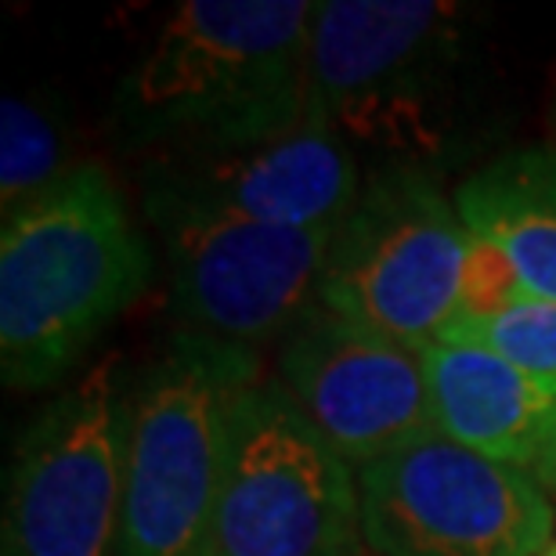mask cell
Segmentation results:
<instances>
[{"mask_svg":"<svg viewBox=\"0 0 556 556\" xmlns=\"http://www.w3.org/2000/svg\"><path fill=\"white\" fill-rule=\"evenodd\" d=\"M311 0H185L116 87V138L138 155L220 149L307 119Z\"/></svg>","mask_w":556,"mask_h":556,"instance_id":"obj_1","label":"cell"},{"mask_svg":"<svg viewBox=\"0 0 556 556\" xmlns=\"http://www.w3.org/2000/svg\"><path fill=\"white\" fill-rule=\"evenodd\" d=\"M470 15L441 0H321L307 40V116L362 170L441 174L466 135Z\"/></svg>","mask_w":556,"mask_h":556,"instance_id":"obj_2","label":"cell"},{"mask_svg":"<svg viewBox=\"0 0 556 556\" xmlns=\"http://www.w3.org/2000/svg\"><path fill=\"white\" fill-rule=\"evenodd\" d=\"M152 250L98 163L4 217L0 231V376L11 391L62 383L144 293Z\"/></svg>","mask_w":556,"mask_h":556,"instance_id":"obj_3","label":"cell"},{"mask_svg":"<svg viewBox=\"0 0 556 556\" xmlns=\"http://www.w3.org/2000/svg\"><path fill=\"white\" fill-rule=\"evenodd\" d=\"M261 354L177 329L124 397V498L116 556H199L236 397Z\"/></svg>","mask_w":556,"mask_h":556,"instance_id":"obj_4","label":"cell"},{"mask_svg":"<svg viewBox=\"0 0 556 556\" xmlns=\"http://www.w3.org/2000/svg\"><path fill=\"white\" fill-rule=\"evenodd\" d=\"M358 470L278 380L250 383L228 416L199 556H362Z\"/></svg>","mask_w":556,"mask_h":556,"instance_id":"obj_5","label":"cell"},{"mask_svg":"<svg viewBox=\"0 0 556 556\" xmlns=\"http://www.w3.org/2000/svg\"><path fill=\"white\" fill-rule=\"evenodd\" d=\"M470 250L473 231L441 174L369 170L332 231L318 304L422 351L459 315Z\"/></svg>","mask_w":556,"mask_h":556,"instance_id":"obj_6","label":"cell"},{"mask_svg":"<svg viewBox=\"0 0 556 556\" xmlns=\"http://www.w3.org/2000/svg\"><path fill=\"white\" fill-rule=\"evenodd\" d=\"M362 539L376 556H542L556 509L520 466L438 430L358 470Z\"/></svg>","mask_w":556,"mask_h":556,"instance_id":"obj_7","label":"cell"},{"mask_svg":"<svg viewBox=\"0 0 556 556\" xmlns=\"http://www.w3.org/2000/svg\"><path fill=\"white\" fill-rule=\"evenodd\" d=\"M163 242L170 311L192 337L264 351L318 300L332 231L177 206H141Z\"/></svg>","mask_w":556,"mask_h":556,"instance_id":"obj_8","label":"cell"},{"mask_svg":"<svg viewBox=\"0 0 556 556\" xmlns=\"http://www.w3.org/2000/svg\"><path fill=\"white\" fill-rule=\"evenodd\" d=\"M87 369L18 433L4 481L0 556H109L124 498V391Z\"/></svg>","mask_w":556,"mask_h":556,"instance_id":"obj_9","label":"cell"},{"mask_svg":"<svg viewBox=\"0 0 556 556\" xmlns=\"http://www.w3.org/2000/svg\"><path fill=\"white\" fill-rule=\"evenodd\" d=\"M278 383L354 470L433 430L422 351L318 300L278 343Z\"/></svg>","mask_w":556,"mask_h":556,"instance_id":"obj_10","label":"cell"},{"mask_svg":"<svg viewBox=\"0 0 556 556\" xmlns=\"http://www.w3.org/2000/svg\"><path fill=\"white\" fill-rule=\"evenodd\" d=\"M365 170L318 119L282 135L141 160V206H177L278 228H340Z\"/></svg>","mask_w":556,"mask_h":556,"instance_id":"obj_11","label":"cell"},{"mask_svg":"<svg viewBox=\"0 0 556 556\" xmlns=\"http://www.w3.org/2000/svg\"><path fill=\"white\" fill-rule=\"evenodd\" d=\"M422 365L433 430L477 455L531 473L556 402L553 387L495 351L459 340H433L422 348Z\"/></svg>","mask_w":556,"mask_h":556,"instance_id":"obj_12","label":"cell"},{"mask_svg":"<svg viewBox=\"0 0 556 556\" xmlns=\"http://www.w3.org/2000/svg\"><path fill=\"white\" fill-rule=\"evenodd\" d=\"M452 195L466 228L514 264L528 296L556 300V149H509L466 174Z\"/></svg>","mask_w":556,"mask_h":556,"instance_id":"obj_13","label":"cell"},{"mask_svg":"<svg viewBox=\"0 0 556 556\" xmlns=\"http://www.w3.org/2000/svg\"><path fill=\"white\" fill-rule=\"evenodd\" d=\"M80 163H70L62 127L33 98L8 94L0 105V206L18 214L33 199L51 192Z\"/></svg>","mask_w":556,"mask_h":556,"instance_id":"obj_14","label":"cell"},{"mask_svg":"<svg viewBox=\"0 0 556 556\" xmlns=\"http://www.w3.org/2000/svg\"><path fill=\"white\" fill-rule=\"evenodd\" d=\"M438 340L477 343L556 391V300L525 296L492 315L452 318Z\"/></svg>","mask_w":556,"mask_h":556,"instance_id":"obj_15","label":"cell"},{"mask_svg":"<svg viewBox=\"0 0 556 556\" xmlns=\"http://www.w3.org/2000/svg\"><path fill=\"white\" fill-rule=\"evenodd\" d=\"M531 477H535L546 492H556V402H553V413H549V422H546V433H542V444H539L535 466H531Z\"/></svg>","mask_w":556,"mask_h":556,"instance_id":"obj_16","label":"cell"},{"mask_svg":"<svg viewBox=\"0 0 556 556\" xmlns=\"http://www.w3.org/2000/svg\"><path fill=\"white\" fill-rule=\"evenodd\" d=\"M542 556H556V539L549 542V546H546V549H542Z\"/></svg>","mask_w":556,"mask_h":556,"instance_id":"obj_17","label":"cell"},{"mask_svg":"<svg viewBox=\"0 0 556 556\" xmlns=\"http://www.w3.org/2000/svg\"><path fill=\"white\" fill-rule=\"evenodd\" d=\"M362 556H376V553H369V549H365V553H362Z\"/></svg>","mask_w":556,"mask_h":556,"instance_id":"obj_18","label":"cell"}]
</instances>
